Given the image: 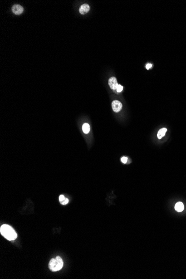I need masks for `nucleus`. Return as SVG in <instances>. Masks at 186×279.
<instances>
[{"mask_svg":"<svg viewBox=\"0 0 186 279\" xmlns=\"http://www.w3.org/2000/svg\"><path fill=\"white\" fill-rule=\"evenodd\" d=\"M0 232L3 237L9 241L15 239L17 235L12 227L8 224H3L0 228Z\"/></svg>","mask_w":186,"mask_h":279,"instance_id":"f257e3e1","label":"nucleus"},{"mask_svg":"<svg viewBox=\"0 0 186 279\" xmlns=\"http://www.w3.org/2000/svg\"><path fill=\"white\" fill-rule=\"evenodd\" d=\"M64 263L62 258L60 256H56L55 258H52L50 261L49 267L52 272L60 270L63 268Z\"/></svg>","mask_w":186,"mask_h":279,"instance_id":"f03ea898","label":"nucleus"},{"mask_svg":"<svg viewBox=\"0 0 186 279\" xmlns=\"http://www.w3.org/2000/svg\"><path fill=\"white\" fill-rule=\"evenodd\" d=\"M112 109L113 111L115 113L119 112L122 109V104L121 102L118 100H114L112 104Z\"/></svg>","mask_w":186,"mask_h":279,"instance_id":"7ed1b4c3","label":"nucleus"},{"mask_svg":"<svg viewBox=\"0 0 186 279\" xmlns=\"http://www.w3.org/2000/svg\"><path fill=\"white\" fill-rule=\"evenodd\" d=\"M12 11L14 14L19 15L23 12L24 8L20 5H14L12 7Z\"/></svg>","mask_w":186,"mask_h":279,"instance_id":"20e7f679","label":"nucleus"},{"mask_svg":"<svg viewBox=\"0 0 186 279\" xmlns=\"http://www.w3.org/2000/svg\"><path fill=\"white\" fill-rule=\"evenodd\" d=\"M108 83L109 87H110L111 89L113 90L116 89V88H117L118 85H119V84H118L117 80H116V78L115 77L110 78L109 79Z\"/></svg>","mask_w":186,"mask_h":279,"instance_id":"39448f33","label":"nucleus"},{"mask_svg":"<svg viewBox=\"0 0 186 279\" xmlns=\"http://www.w3.org/2000/svg\"><path fill=\"white\" fill-rule=\"evenodd\" d=\"M90 10V6L88 4H83L79 8V12L81 15H84L89 12Z\"/></svg>","mask_w":186,"mask_h":279,"instance_id":"423d86ee","label":"nucleus"},{"mask_svg":"<svg viewBox=\"0 0 186 279\" xmlns=\"http://www.w3.org/2000/svg\"><path fill=\"white\" fill-rule=\"evenodd\" d=\"M174 208H175L176 211H177L178 212H180L183 211L184 205L183 203H182L181 202H178L176 204Z\"/></svg>","mask_w":186,"mask_h":279,"instance_id":"0eeeda50","label":"nucleus"},{"mask_svg":"<svg viewBox=\"0 0 186 279\" xmlns=\"http://www.w3.org/2000/svg\"><path fill=\"white\" fill-rule=\"evenodd\" d=\"M167 129L166 128H162L160 130L158 131V134H157V137L158 139H161V138H162L163 136H165V134H166V133L167 132Z\"/></svg>","mask_w":186,"mask_h":279,"instance_id":"6e6552de","label":"nucleus"},{"mask_svg":"<svg viewBox=\"0 0 186 279\" xmlns=\"http://www.w3.org/2000/svg\"><path fill=\"white\" fill-rule=\"evenodd\" d=\"M82 130L85 134H88L90 131V126L88 123H84L82 125Z\"/></svg>","mask_w":186,"mask_h":279,"instance_id":"1a4fd4ad","label":"nucleus"},{"mask_svg":"<svg viewBox=\"0 0 186 279\" xmlns=\"http://www.w3.org/2000/svg\"><path fill=\"white\" fill-rule=\"evenodd\" d=\"M123 87H122L121 85H118L117 88H116V91H117V92H118V93L121 92V91L123 90Z\"/></svg>","mask_w":186,"mask_h":279,"instance_id":"9d476101","label":"nucleus"},{"mask_svg":"<svg viewBox=\"0 0 186 279\" xmlns=\"http://www.w3.org/2000/svg\"><path fill=\"white\" fill-rule=\"evenodd\" d=\"M65 197H64V196L63 195V194H61L60 196H59V201L60 203H61L62 202H63L64 200L65 199Z\"/></svg>","mask_w":186,"mask_h":279,"instance_id":"9b49d317","label":"nucleus"},{"mask_svg":"<svg viewBox=\"0 0 186 279\" xmlns=\"http://www.w3.org/2000/svg\"><path fill=\"white\" fill-rule=\"evenodd\" d=\"M121 161L122 163H126L128 161V158L125 157H123L121 158Z\"/></svg>","mask_w":186,"mask_h":279,"instance_id":"f8f14e48","label":"nucleus"},{"mask_svg":"<svg viewBox=\"0 0 186 279\" xmlns=\"http://www.w3.org/2000/svg\"><path fill=\"white\" fill-rule=\"evenodd\" d=\"M68 202H69V199H67V198H66L65 199L63 202H62L61 204L63 205H67V203H68Z\"/></svg>","mask_w":186,"mask_h":279,"instance_id":"ddd939ff","label":"nucleus"},{"mask_svg":"<svg viewBox=\"0 0 186 279\" xmlns=\"http://www.w3.org/2000/svg\"><path fill=\"white\" fill-rule=\"evenodd\" d=\"M152 66V65L151 64H148L146 65V69H148H148H149Z\"/></svg>","mask_w":186,"mask_h":279,"instance_id":"4468645a","label":"nucleus"}]
</instances>
